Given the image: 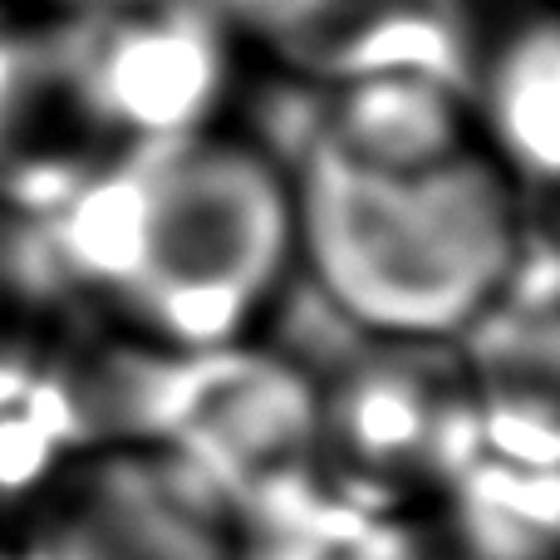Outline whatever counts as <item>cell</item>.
<instances>
[{
  "instance_id": "obj_1",
  "label": "cell",
  "mask_w": 560,
  "mask_h": 560,
  "mask_svg": "<svg viewBox=\"0 0 560 560\" xmlns=\"http://www.w3.org/2000/svg\"><path fill=\"white\" fill-rule=\"evenodd\" d=\"M35 222L69 305L133 345H246L295 285L285 158L222 124L98 167Z\"/></svg>"
},
{
  "instance_id": "obj_2",
  "label": "cell",
  "mask_w": 560,
  "mask_h": 560,
  "mask_svg": "<svg viewBox=\"0 0 560 560\" xmlns=\"http://www.w3.org/2000/svg\"><path fill=\"white\" fill-rule=\"evenodd\" d=\"M295 285L374 345H457L532 271L536 222L477 138L364 153L319 128L280 148Z\"/></svg>"
},
{
  "instance_id": "obj_3",
  "label": "cell",
  "mask_w": 560,
  "mask_h": 560,
  "mask_svg": "<svg viewBox=\"0 0 560 560\" xmlns=\"http://www.w3.org/2000/svg\"><path fill=\"white\" fill-rule=\"evenodd\" d=\"M79 94L114 158L217 128L232 25L212 0H89L59 15Z\"/></svg>"
},
{
  "instance_id": "obj_4",
  "label": "cell",
  "mask_w": 560,
  "mask_h": 560,
  "mask_svg": "<svg viewBox=\"0 0 560 560\" xmlns=\"http://www.w3.org/2000/svg\"><path fill=\"white\" fill-rule=\"evenodd\" d=\"M20 522L10 560H246L242 516L153 447L65 457Z\"/></svg>"
},
{
  "instance_id": "obj_5",
  "label": "cell",
  "mask_w": 560,
  "mask_h": 560,
  "mask_svg": "<svg viewBox=\"0 0 560 560\" xmlns=\"http://www.w3.org/2000/svg\"><path fill=\"white\" fill-rule=\"evenodd\" d=\"M472 138L526 207L560 212V0L472 20L463 69Z\"/></svg>"
},
{
  "instance_id": "obj_6",
  "label": "cell",
  "mask_w": 560,
  "mask_h": 560,
  "mask_svg": "<svg viewBox=\"0 0 560 560\" xmlns=\"http://www.w3.org/2000/svg\"><path fill=\"white\" fill-rule=\"evenodd\" d=\"M108 163L59 15H0V207L45 217Z\"/></svg>"
},
{
  "instance_id": "obj_7",
  "label": "cell",
  "mask_w": 560,
  "mask_h": 560,
  "mask_svg": "<svg viewBox=\"0 0 560 560\" xmlns=\"http://www.w3.org/2000/svg\"><path fill=\"white\" fill-rule=\"evenodd\" d=\"M477 463L560 477V285H516L457 339Z\"/></svg>"
},
{
  "instance_id": "obj_8",
  "label": "cell",
  "mask_w": 560,
  "mask_h": 560,
  "mask_svg": "<svg viewBox=\"0 0 560 560\" xmlns=\"http://www.w3.org/2000/svg\"><path fill=\"white\" fill-rule=\"evenodd\" d=\"M65 310L74 305L49 266L39 222L0 207V369L55 354L69 335L59 325Z\"/></svg>"
},
{
  "instance_id": "obj_9",
  "label": "cell",
  "mask_w": 560,
  "mask_h": 560,
  "mask_svg": "<svg viewBox=\"0 0 560 560\" xmlns=\"http://www.w3.org/2000/svg\"><path fill=\"white\" fill-rule=\"evenodd\" d=\"M364 560H546V556L497 546V541L477 536L472 526H463L453 516V526H433V536L418 532V526L369 532L364 536Z\"/></svg>"
},
{
  "instance_id": "obj_10",
  "label": "cell",
  "mask_w": 560,
  "mask_h": 560,
  "mask_svg": "<svg viewBox=\"0 0 560 560\" xmlns=\"http://www.w3.org/2000/svg\"><path fill=\"white\" fill-rule=\"evenodd\" d=\"M20 5H35V15H65V10H79L89 0H0L5 15H20Z\"/></svg>"
},
{
  "instance_id": "obj_11",
  "label": "cell",
  "mask_w": 560,
  "mask_h": 560,
  "mask_svg": "<svg viewBox=\"0 0 560 560\" xmlns=\"http://www.w3.org/2000/svg\"><path fill=\"white\" fill-rule=\"evenodd\" d=\"M551 556L560 560V482H556V506H551Z\"/></svg>"
},
{
  "instance_id": "obj_12",
  "label": "cell",
  "mask_w": 560,
  "mask_h": 560,
  "mask_svg": "<svg viewBox=\"0 0 560 560\" xmlns=\"http://www.w3.org/2000/svg\"><path fill=\"white\" fill-rule=\"evenodd\" d=\"M0 15H5V10H0Z\"/></svg>"
}]
</instances>
